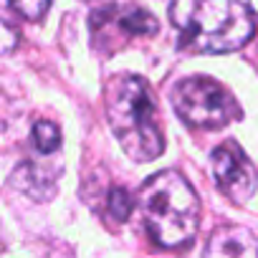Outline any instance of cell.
Instances as JSON below:
<instances>
[{
	"instance_id": "1",
	"label": "cell",
	"mask_w": 258,
	"mask_h": 258,
	"mask_svg": "<svg viewBox=\"0 0 258 258\" xmlns=\"http://www.w3.org/2000/svg\"><path fill=\"white\" fill-rule=\"evenodd\" d=\"M170 21L180 46L192 53H228L255 33V16L245 0H172Z\"/></svg>"
},
{
	"instance_id": "2",
	"label": "cell",
	"mask_w": 258,
	"mask_h": 258,
	"mask_svg": "<svg viewBox=\"0 0 258 258\" xmlns=\"http://www.w3.org/2000/svg\"><path fill=\"white\" fill-rule=\"evenodd\" d=\"M104 109L121 150L135 162H152L165 150L157 99L150 84L132 74H116L104 86Z\"/></svg>"
},
{
	"instance_id": "3",
	"label": "cell",
	"mask_w": 258,
	"mask_h": 258,
	"mask_svg": "<svg viewBox=\"0 0 258 258\" xmlns=\"http://www.w3.org/2000/svg\"><path fill=\"white\" fill-rule=\"evenodd\" d=\"M140 213L147 235L160 248L187 245L200 223V203L192 185L175 170L152 175L140 192Z\"/></svg>"
},
{
	"instance_id": "4",
	"label": "cell",
	"mask_w": 258,
	"mask_h": 258,
	"mask_svg": "<svg viewBox=\"0 0 258 258\" xmlns=\"http://www.w3.org/2000/svg\"><path fill=\"white\" fill-rule=\"evenodd\" d=\"M177 116L195 129H223L243 116L233 94L210 76H187L172 89Z\"/></svg>"
},
{
	"instance_id": "5",
	"label": "cell",
	"mask_w": 258,
	"mask_h": 258,
	"mask_svg": "<svg viewBox=\"0 0 258 258\" xmlns=\"http://www.w3.org/2000/svg\"><path fill=\"white\" fill-rule=\"evenodd\" d=\"M213 180L215 187L235 205L248 203L258 187V170L235 142H223L213 150Z\"/></svg>"
},
{
	"instance_id": "6",
	"label": "cell",
	"mask_w": 258,
	"mask_h": 258,
	"mask_svg": "<svg viewBox=\"0 0 258 258\" xmlns=\"http://www.w3.org/2000/svg\"><path fill=\"white\" fill-rule=\"evenodd\" d=\"M160 23L150 11L142 8H104L91 16V33L94 41H104L109 33H119V43L124 46L129 38L137 36H155Z\"/></svg>"
},
{
	"instance_id": "7",
	"label": "cell",
	"mask_w": 258,
	"mask_h": 258,
	"mask_svg": "<svg viewBox=\"0 0 258 258\" xmlns=\"http://www.w3.org/2000/svg\"><path fill=\"white\" fill-rule=\"evenodd\" d=\"M205 253L208 255H258V238L243 225H223L210 235Z\"/></svg>"
},
{
	"instance_id": "8",
	"label": "cell",
	"mask_w": 258,
	"mask_h": 258,
	"mask_svg": "<svg viewBox=\"0 0 258 258\" xmlns=\"http://www.w3.org/2000/svg\"><path fill=\"white\" fill-rule=\"evenodd\" d=\"M13 185L21 192H26L31 200H48L56 192V177H51L48 172H43L31 162H23L13 172Z\"/></svg>"
},
{
	"instance_id": "9",
	"label": "cell",
	"mask_w": 258,
	"mask_h": 258,
	"mask_svg": "<svg viewBox=\"0 0 258 258\" xmlns=\"http://www.w3.org/2000/svg\"><path fill=\"white\" fill-rule=\"evenodd\" d=\"M31 140L41 155H53L61 147V132L53 121H36L31 129Z\"/></svg>"
},
{
	"instance_id": "10",
	"label": "cell",
	"mask_w": 258,
	"mask_h": 258,
	"mask_svg": "<svg viewBox=\"0 0 258 258\" xmlns=\"http://www.w3.org/2000/svg\"><path fill=\"white\" fill-rule=\"evenodd\" d=\"M3 8L21 21H41L51 8V0H3Z\"/></svg>"
},
{
	"instance_id": "11",
	"label": "cell",
	"mask_w": 258,
	"mask_h": 258,
	"mask_svg": "<svg viewBox=\"0 0 258 258\" xmlns=\"http://www.w3.org/2000/svg\"><path fill=\"white\" fill-rule=\"evenodd\" d=\"M132 208H135V200H132V195H129L124 187H114L111 192H109V198H106V210H109V215L114 218V220H126L129 218V213H132Z\"/></svg>"
},
{
	"instance_id": "12",
	"label": "cell",
	"mask_w": 258,
	"mask_h": 258,
	"mask_svg": "<svg viewBox=\"0 0 258 258\" xmlns=\"http://www.w3.org/2000/svg\"><path fill=\"white\" fill-rule=\"evenodd\" d=\"M255 63H258V51H255Z\"/></svg>"
}]
</instances>
